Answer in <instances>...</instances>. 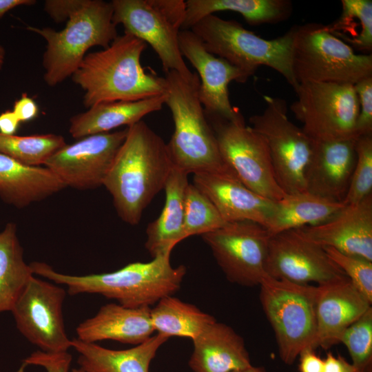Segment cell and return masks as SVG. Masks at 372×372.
Instances as JSON below:
<instances>
[{"instance_id":"obj_1","label":"cell","mask_w":372,"mask_h":372,"mask_svg":"<svg viewBox=\"0 0 372 372\" xmlns=\"http://www.w3.org/2000/svg\"><path fill=\"white\" fill-rule=\"evenodd\" d=\"M127 127L125 139L103 185L111 194L121 219L136 225L164 189L174 164L167 143L143 121Z\"/></svg>"},{"instance_id":"obj_2","label":"cell","mask_w":372,"mask_h":372,"mask_svg":"<svg viewBox=\"0 0 372 372\" xmlns=\"http://www.w3.org/2000/svg\"><path fill=\"white\" fill-rule=\"evenodd\" d=\"M147 44L125 32L101 50L88 53L72 75L84 91L87 108L102 103L134 101L163 95L165 79L145 72L141 57Z\"/></svg>"},{"instance_id":"obj_3","label":"cell","mask_w":372,"mask_h":372,"mask_svg":"<svg viewBox=\"0 0 372 372\" xmlns=\"http://www.w3.org/2000/svg\"><path fill=\"white\" fill-rule=\"evenodd\" d=\"M170 256L166 254L149 262L129 263L113 272L81 276L59 273L43 262H32L30 266L34 275L65 286L70 296L99 294L126 307H150L177 292L186 274L184 265L172 266Z\"/></svg>"},{"instance_id":"obj_4","label":"cell","mask_w":372,"mask_h":372,"mask_svg":"<svg viewBox=\"0 0 372 372\" xmlns=\"http://www.w3.org/2000/svg\"><path fill=\"white\" fill-rule=\"evenodd\" d=\"M165 104L170 110L174 132L167 143L175 167L187 174L233 172L224 163L217 140L199 99L196 72L165 74Z\"/></svg>"},{"instance_id":"obj_5","label":"cell","mask_w":372,"mask_h":372,"mask_svg":"<svg viewBox=\"0 0 372 372\" xmlns=\"http://www.w3.org/2000/svg\"><path fill=\"white\" fill-rule=\"evenodd\" d=\"M27 29L46 41L43 78L52 87L74 73L90 48H106L118 36L112 3L102 0H85L60 31L32 26Z\"/></svg>"},{"instance_id":"obj_6","label":"cell","mask_w":372,"mask_h":372,"mask_svg":"<svg viewBox=\"0 0 372 372\" xmlns=\"http://www.w3.org/2000/svg\"><path fill=\"white\" fill-rule=\"evenodd\" d=\"M205 49L238 68L248 78L265 65L280 73L295 90L298 84L292 70V28L284 35L265 39L245 29L235 20L208 15L190 29Z\"/></svg>"},{"instance_id":"obj_7","label":"cell","mask_w":372,"mask_h":372,"mask_svg":"<svg viewBox=\"0 0 372 372\" xmlns=\"http://www.w3.org/2000/svg\"><path fill=\"white\" fill-rule=\"evenodd\" d=\"M293 29L291 65L298 83L355 84L372 76V54H357L329 32L325 25L309 23Z\"/></svg>"},{"instance_id":"obj_8","label":"cell","mask_w":372,"mask_h":372,"mask_svg":"<svg viewBox=\"0 0 372 372\" xmlns=\"http://www.w3.org/2000/svg\"><path fill=\"white\" fill-rule=\"evenodd\" d=\"M260 300L278 344L281 360L291 365L300 352L316 349L317 286L300 285L266 275Z\"/></svg>"},{"instance_id":"obj_9","label":"cell","mask_w":372,"mask_h":372,"mask_svg":"<svg viewBox=\"0 0 372 372\" xmlns=\"http://www.w3.org/2000/svg\"><path fill=\"white\" fill-rule=\"evenodd\" d=\"M113 20L125 32L148 43L157 54L166 73L183 76L192 72L181 54L178 35L186 12L183 0H113Z\"/></svg>"},{"instance_id":"obj_10","label":"cell","mask_w":372,"mask_h":372,"mask_svg":"<svg viewBox=\"0 0 372 372\" xmlns=\"http://www.w3.org/2000/svg\"><path fill=\"white\" fill-rule=\"evenodd\" d=\"M263 112L249 118L251 127L266 140L276 181L286 194L305 192V173L313 140L287 116L285 100L263 96Z\"/></svg>"},{"instance_id":"obj_11","label":"cell","mask_w":372,"mask_h":372,"mask_svg":"<svg viewBox=\"0 0 372 372\" xmlns=\"http://www.w3.org/2000/svg\"><path fill=\"white\" fill-rule=\"evenodd\" d=\"M290 106L303 131L314 141L355 138L359 102L353 85L306 82L294 90Z\"/></svg>"},{"instance_id":"obj_12","label":"cell","mask_w":372,"mask_h":372,"mask_svg":"<svg viewBox=\"0 0 372 372\" xmlns=\"http://www.w3.org/2000/svg\"><path fill=\"white\" fill-rule=\"evenodd\" d=\"M225 165L249 189L272 201L286 194L278 184L265 138L245 119L231 121L207 115Z\"/></svg>"},{"instance_id":"obj_13","label":"cell","mask_w":372,"mask_h":372,"mask_svg":"<svg viewBox=\"0 0 372 372\" xmlns=\"http://www.w3.org/2000/svg\"><path fill=\"white\" fill-rule=\"evenodd\" d=\"M66 294L61 285L33 276L10 311L19 333L38 350L55 353L72 348L63 313Z\"/></svg>"},{"instance_id":"obj_14","label":"cell","mask_w":372,"mask_h":372,"mask_svg":"<svg viewBox=\"0 0 372 372\" xmlns=\"http://www.w3.org/2000/svg\"><path fill=\"white\" fill-rule=\"evenodd\" d=\"M201 236L229 282L255 287L267 275L270 235L263 225L249 220L229 222Z\"/></svg>"},{"instance_id":"obj_15","label":"cell","mask_w":372,"mask_h":372,"mask_svg":"<svg viewBox=\"0 0 372 372\" xmlns=\"http://www.w3.org/2000/svg\"><path fill=\"white\" fill-rule=\"evenodd\" d=\"M265 272L273 278L300 285H321L346 276L322 247L298 229L270 236Z\"/></svg>"},{"instance_id":"obj_16","label":"cell","mask_w":372,"mask_h":372,"mask_svg":"<svg viewBox=\"0 0 372 372\" xmlns=\"http://www.w3.org/2000/svg\"><path fill=\"white\" fill-rule=\"evenodd\" d=\"M127 133V127L89 135L66 144L44 163L65 185L88 189L103 185Z\"/></svg>"},{"instance_id":"obj_17","label":"cell","mask_w":372,"mask_h":372,"mask_svg":"<svg viewBox=\"0 0 372 372\" xmlns=\"http://www.w3.org/2000/svg\"><path fill=\"white\" fill-rule=\"evenodd\" d=\"M178 41L182 56L197 71L199 99L205 114L231 121L244 119L239 110L231 104L228 85L231 81L245 83L249 78L226 60L208 52L191 30H180Z\"/></svg>"},{"instance_id":"obj_18","label":"cell","mask_w":372,"mask_h":372,"mask_svg":"<svg viewBox=\"0 0 372 372\" xmlns=\"http://www.w3.org/2000/svg\"><path fill=\"white\" fill-rule=\"evenodd\" d=\"M298 229L322 247L372 261V194L356 204L344 205L325 222Z\"/></svg>"},{"instance_id":"obj_19","label":"cell","mask_w":372,"mask_h":372,"mask_svg":"<svg viewBox=\"0 0 372 372\" xmlns=\"http://www.w3.org/2000/svg\"><path fill=\"white\" fill-rule=\"evenodd\" d=\"M356 139L313 140L305 173V192L343 202L356 161Z\"/></svg>"},{"instance_id":"obj_20","label":"cell","mask_w":372,"mask_h":372,"mask_svg":"<svg viewBox=\"0 0 372 372\" xmlns=\"http://www.w3.org/2000/svg\"><path fill=\"white\" fill-rule=\"evenodd\" d=\"M193 182L226 223L249 220L267 225L275 202L249 189L233 172L196 173Z\"/></svg>"},{"instance_id":"obj_21","label":"cell","mask_w":372,"mask_h":372,"mask_svg":"<svg viewBox=\"0 0 372 372\" xmlns=\"http://www.w3.org/2000/svg\"><path fill=\"white\" fill-rule=\"evenodd\" d=\"M318 287L316 347L328 349L340 343L344 330L371 307V303L347 276Z\"/></svg>"},{"instance_id":"obj_22","label":"cell","mask_w":372,"mask_h":372,"mask_svg":"<svg viewBox=\"0 0 372 372\" xmlns=\"http://www.w3.org/2000/svg\"><path fill=\"white\" fill-rule=\"evenodd\" d=\"M154 332L150 307L130 308L108 303L101 307L94 316L79 324L76 338L88 343L110 340L137 345Z\"/></svg>"},{"instance_id":"obj_23","label":"cell","mask_w":372,"mask_h":372,"mask_svg":"<svg viewBox=\"0 0 372 372\" xmlns=\"http://www.w3.org/2000/svg\"><path fill=\"white\" fill-rule=\"evenodd\" d=\"M192 342L188 364L193 372H231L252 365L243 338L226 324L213 322Z\"/></svg>"},{"instance_id":"obj_24","label":"cell","mask_w":372,"mask_h":372,"mask_svg":"<svg viewBox=\"0 0 372 372\" xmlns=\"http://www.w3.org/2000/svg\"><path fill=\"white\" fill-rule=\"evenodd\" d=\"M65 187L47 167L27 165L0 153V197L5 202L22 208Z\"/></svg>"},{"instance_id":"obj_25","label":"cell","mask_w":372,"mask_h":372,"mask_svg":"<svg viewBox=\"0 0 372 372\" xmlns=\"http://www.w3.org/2000/svg\"><path fill=\"white\" fill-rule=\"evenodd\" d=\"M169 338L152 335L143 342L123 350L105 348L96 343L71 340L72 348L79 354V367L92 372H149L152 360Z\"/></svg>"},{"instance_id":"obj_26","label":"cell","mask_w":372,"mask_h":372,"mask_svg":"<svg viewBox=\"0 0 372 372\" xmlns=\"http://www.w3.org/2000/svg\"><path fill=\"white\" fill-rule=\"evenodd\" d=\"M186 172L174 165L164 187L165 202L158 217L146 228L145 249L152 258L171 254L184 240V200L189 184Z\"/></svg>"},{"instance_id":"obj_27","label":"cell","mask_w":372,"mask_h":372,"mask_svg":"<svg viewBox=\"0 0 372 372\" xmlns=\"http://www.w3.org/2000/svg\"><path fill=\"white\" fill-rule=\"evenodd\" d=\"M164 94L134 101H114L94 105L70 121L69 132L74 138L110 132L123 125L129 127L152 112L162 109Z\"/></svg>"},{"instance_id":"obj_28","label":"cell","mask_w":372,"mask_h":372,"mask_svg":"<svg viewBox=\"0 0 372 372\" xmlns=\"http://www.w3.org/2000/svg\"><path fill=\"white\" fill-rule=\"evenodd\" d=\"M182 30H190L203 18L220 11L242 15L250 25L273 24L287 20L292 14L289 0H187Z\"/></svg>"},{"instance_id":"obj_29","label":"cell","mask_w":372,"mask_h":372,"mask_svg":"<svg viewBox=\"0 0 372 372\" xmlns=\"http://www.w3.org/2000/svg\"><path fill=\"white\" fill-rule=\"evenodd\" d=\"M344 205L307 192L286 194L274 203L266 229L269 235L328 220Z\"/></svg>"},{"instance_id":"obj_30","label":"cell","mask_w":372,"mask_h":372,"mask_svg":"<svg viewBox=\"0 0 372 372\" xmlns=\"http://www.w3.org/2000/svg\"><path fill=\"white\" fill-rule=\"evenodd\" d=\"M33 276L23 259L16 225L8 223L0 232V313L12 311Z\"/></svg>"},{"instance_id":"obj_31","label":"cell","mask_w":372,"mask_h":372,"mask_svg":"<svg viewBox=\"0 0 372 372\" xmlns=\"http://www.w3.org/2000/svg\"><path fill=\"white\" fill-rule=\"evenodd\" d=\"M153 309L150 318L157 333L167 338L181 337L194 340L207 325L216 320L193 304L173 296L161 298Z\"/></svg>"},{"instance_id":"obj_32","label":"cell","mask_w":372,"mask_h":372,"mask_svg":"<svg viewBox=\"0 0 372 372\" xmlns=\"http://www.w3.org/2000/svg\"><path fill=\"white\" fill-rule=\"evenodd\" d=\"M342 13L327 30L353 50L371 54L372 1L342 0Z\"/></svg>"},{"instance_id":"obj_33","label":"cell","mask_w":372,"mask_h":372,"mask_svg":"<svg viewBox=\"0 0 372 372\" xmlns=\"http://www.w3.org/2000/svg\"><path fill=\"white\" fill-rule=\"evenodd\" d=\"M66 144L62 136L54 134L16 136L0 133V153L30 166L44 165Z\"/></svg>"},{"instance_id":"obj_34","label":"cell","mask_w":372,"mask_h":372,"mask_svg":"<svg viewBox=\"0 0 372 372\" xmlns=\"http://www.w3.org/2000/svg\"><path fill=\"white\" fill-rule=\"evenodd\" d=\"M225 223L211 200L196 185L189 183L184 200V239L195 235L202 236Z\"/></svg>"},{"instance_id":"obj_35","label":"cell","mask_w":372,"mask_h":372,"mask_svg":"<svg viewBox=\"0 0 372 372\" xmlns=\"http://www.w3.org/2000/svg\"><path fill=\"white\" fill-rule=\"evenodd\" d=\"M340 343L347 347L356 372H372V307L344 330Z\"/></svg>"},{"instance_id":"obj_36","label":"cell","mask_w":372,"mask_h":372,"mask_svg":"<svg viewBox=\"0 0 372 372\" xmlns=\"http://www.w3.org/2000/svg\"><path fill=\"white\" fill-rule=\"evenodd\" d=\"M356 161L342 203L354 205L372 194V135L360 136L355 142Z\"/></svg>"},{"instance_id":"obj_37","label":"cell","mask_w":372,"mask_h":372,"mask_svg":"<svg viewBox=\"0 0 372 372\" xmlns=\"http://www.w3.org/2000/svg\"><path fill=\"white\" fill-rule=\"evenodd\" d=\"M329 258L344 272L358 291L372 303V261L323 247Z\"/></svg>"},{"instance_id":"obj_38","label":"cell","mask_w":372,"mask_h":372,"mask_svg":"<svg viewBox=\"0 0 372 372\" xmlns=\"http://www.w3.org/2000/svg\"><path fill=\"white\" fill-rule=\"evenodd\" d=\"M359 102V112L355 126V137L372 135V76L353 85Z\"/></svg>"},{"instance_id":"obj_39","label":"cell","mask_w":372,"mask_h":372,"mask_svg":"<svg viewBox=\"0 0 372 372\" xmlns=\"http://www.w3.org/2000/svg\"><path fill=\"white\" fill-rule=\"evenodd\" d=\"M72 360L69 352L53 353L37 350L23 360L17 372H24L30 366H40L45 372H70Z\"/></svg>"},{"instance_id":"obj_40","label":"cell","mask_w":372,"mask_h":372,"mask_svg":"<svg viewBox=\"0 0 372 372\" xmlns=\"http://www.w3.org/2000/svg\"><path fill=\"white\" fill-rule=\"evenodd\" d=\"M85 0H48L44 9L56 22L68 20L70 17L81 7Z\"/></svg>"},{"instance_id":"obj_41","label":"cell","mask_w":372,"mask_h":372,"mask_svg":"<svg viewBox=\"0 0 372 372\" xmlns=\"http://www.w3.org/2000/svg\"><path fill=\"white\" fill-rule=\"evenodd\" d=\"M313 348L302 350L298 355V372H322L323 359L318 355Z\"/></svg>"},{"instance_id":"obj_42","label":"cell","mask_w":372,"mask_h":372,"mask_svg":"<svg viewBox=\"0 0 372 372\" xmlns=\"http://www.w3.org/2000/svg\"><path fill=\"white\" fill-rule=\"evenodd\" d=\"M12 112L20 122H25L37 116L38 107L32 98L23 94L19 100L15 101Z\"/></svg>"},{"instance_id":"obj_43","label":"cell","mask_w":372,"mask_h":372,"mask_svg":"<svg viewBox=\"0 0 372 372\" xmlns=\"http://www.w3.org/2000/svg\"><path fill=\"white\" fill-rule=\"evenodd\" d=\"M323 361L322 372H356L352 364L340 355L329 352Z\"/></svg>"},{"instance_id":"obj_44","label":"cell","mask_w":372,"mask_h":372,"mask_svg":"<svg viewBox=\"0 0 372 372\" xmlns=\"http://www.w3.org/2000/svg\"><path fill=\"white\" fill-rule=\"evenodd\" d=\"M20 121L12 111H6L0 114V133L14 135Z\"/></svg>"},{"instance_id":"obj_45","label":"cell","mask_w":372,"mask_h":372,"mask_svg":"<svg viewBox=\"0 0 372 372\" xmlns=\"http://www.w3.org/2000/svg\"><path fill=\"white\" fill-rule=\"evenodd\" d=\"M33 0H0V18L10 10L19 6L34 4Z\"/></svg>"},{"instance_id":"obj_46","label":"cell","mask_w":372,"mask_h":372,"mask_svg":"<svg viewBox=\"0 0 372 372\" xmlns=\"http://www.w3.org/2000/svg\"><path fill=\"white\" fill-rule=\"evenodd\" d=\"M231 372H267V371L264 367L254 366L251 365L249 367H247V368H245V369H240V370L234 371H231Z\"/></svg>"},{"instance_id":"obj_47","label":"cell","mask_w":372,"mask_h":372,"mask_svg":"<svg viewBox=\"0 0 372 372\" xmlns=\"http://www.w3.org/2000/svg\"><path fill=\"white\" fill-rule=\"evenodd\" d=\"M4 57H5L4 49L1 45H0V69L1 68L3 64Z\"/></svg>"},{"instance_id":"obj_48","label":"cell","mask_w":372,"mask_h":372,"mask_svg":"<svg viewBox=\"0 0 372 372\" xmlns=\"http://www.w3.org/2000/svg\"><path fill=\"white\" fill-rule=\"evenodd\" d=\"M70 372H92V371H87V370L79 366L77 368L72 369Z\"/></svg>"},{"instance_id":"obj_49","label":"cell","mask_w":372,"mask_h":372,"mask_svg":"<svg viewBox=\"0 0 372 372\" xmlns=\"http://www.w3.org/2000/svg\"><path fill=\"white\" fill-rule=\"evenodd\" d=\"M1 372V371H0Z\"/></svg>"}]
</instances>
